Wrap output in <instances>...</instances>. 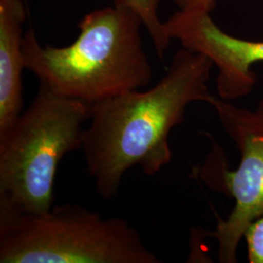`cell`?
Masks as SVG:
<instances>
[{"mask_svg": "<svg viewBox=\"0 0 263 263\" xmlns=\"http://www.w3.org/2000/svg\"><path fill=\"white\" fill-rule=\"evenodd\" d=\"M27 9L24 0H0V135L23 112V42Z\"/></svg>", "mask_w": 263, "mask_h": 263, "instance_id": "cell-7", "label": "cell"}, {"mask_svg": "<svg viewBox=\"0 0 263 263\" xmlns=\"http://www.w3.org/2000/svg\"><path fill=\"white\" fill-rule=\"evenodd\" d=\"M244 239L247 243L248 261L263 263V216L249 226Z\"/></svg>", "mask_w": 263, "mask_h": 263, "instance_id": "cell-9", "label": "cell"}, {"mask_svg": "<svg viewBox=\"0 0 263 263\" xmlns=\"http://www.w3.org/2000/svg\"><path fill=\"white\" fill-rule=\"evenodd\" d=\"M211 105L227 135L241 153L240 165L229 171L224 152L214 142L198 175L212 190L233 198L235 206L228 217L219 219L208 238L217 242V259L237 261L238 247L249 226L263 216V101L247 109L228 101L215 99Z\"/></svg>", "mask_w": 263, "mask_h": 263, "instance_id": "cell-5", "label": "cell"}, {"mask_svg": "<svg viewBox=\"0 0 263 263\" xmlns=\"http://www.w3.org/2000/svg\"><path fill=\"white\" fill-rule=\"evenodd\" d=\"M165 25L172 40L212 61L217 68L216 91L221 100L235 101L251 94L256 83L252 66L263 63V40L226 33L207 12L179 10Z\"/></svg>", "mask_w": 263, "mask_h": 263, "instance_id": "cell-6", "label": "cell"}, {"mask_svg": "<svg viewBox=\"0 0 263 263\" xmlns=\"http://www.w3.org/2000/svg\"><path fill=\"white\" fill-rule=\"evenodd\" d=\"M141 18L118 4L96 9L78 23L79 34L65 47L42 46L33 28L25 32V66L63 97L88 105L151 83L153 68L141 40Z\"/></svg>", "mask_w": 263, "mask_h": 263, "instance_id": "cell-2", "label": "cell"}, {"mask_svg": "<svg viewBox=\"0 0 263 263\" xmlns=\"http://www.w3.org/2000/svg\"><path fill=\"white\" fill-rule=\"evenodd\" d=\"M213 66L203 54L181 48L151 89L89 105L81 149L101 197H115L126 172L134 167L152 177L169 165L170 135L184 121L188 106L216 99L208 86Z\"/></svg>", "mask_w": 263, "mask_h": 263, "instance_id": "cell-1", "label": "cell"}, {"mask_svg": "<svg viewBox=\"0 0 263 263\" xmlns=\"http://www.w3.org/2000/svg\"><path fill=\"white\" fill-rule=\"evenodd\" d=\"M113 4L122 5L135 12L147 31L153 47L160 59L169 49L172 38L167 31L165 22L160 19L159 7L163 0H110Z\"/></svg>", "mask_w": 263, "mask_h": 263, "instance_id": "cell-8", "label": "cell"}, {"mask_svg": "<svg viewBox=\"0 0 263 263\" xmlns=\"http://www.w3.org/2000/svg\"><path fill=\"white\" fill-rule=\"evenodd\" d=\"M136 227L79 205L0 214V263H160Z\"/></svg>", "mask_w": 263, "mask_h": 263, "instance_id": "cell-4", "label": "cell"}, {"mask_svg": "<svg viewBox=\"0 0 263 263\" xmlns=\"http://www.w3.org/2000/svg\"><path fill=\"white\" fill-rule=\"evenodd\" d=\"M90 106L40 85L28 108L0 135V214H41L54 206L58 167L81 149Z\"/></svg>", "mask_w": 263, "mask_h": 263, "instance_id": "cell-3", "label": "cell"}, {"mask_svg": "<svg viewBox=\"0 0 263 263\" xmlns=\"http://www.w3.org/2000/svg\"><path fill=\"white\" fill-rule=\"evenodd\" d=\"M175 3L180 11L211 13L216 8V0H175Z\"/></svg>", "mask_w": 263, "mask_h": 263, "instance_id": "cell-10", "label": "cell"}]
</instances>
